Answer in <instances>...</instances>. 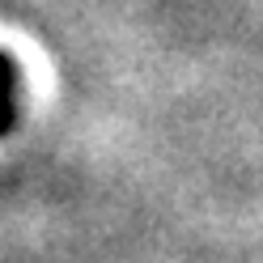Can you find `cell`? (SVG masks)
<instances>
[{
    "label": "cell",
    "instance_id": "6da1fadb",
    "mask_svg": "<svg viewBox=\"0 0 263 263\" xmlns=\"http://www.w3.org/2000/svg\"><path fill=\"white\" fill-rule=\"evenodd\" d=\"M17 119V64L0 51V136Z\"/></svg>",
    "mask_w": 263,
    "mask_h": 263
}]
</instances>
